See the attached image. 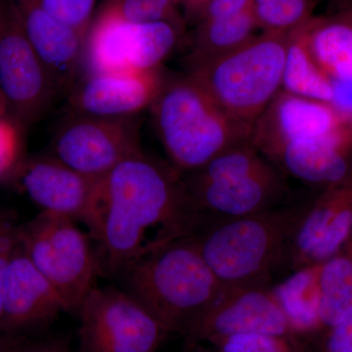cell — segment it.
Returning <instances> with one entry per match:
<instances>
[{"mask_svg":"<svg viewBox=\"0 0 352 352\" xmlns=\"http://www.w3.org/2000/svg\"><path fill=\"white\" fill-rule=\"evenodd\" d=\"M317 0H252V12L263 32L289 34L311 18Z\"/></svg>","mask_w":352,"mask_h":352,"instance_id":"obj_25","label":"cell"},{"mask_svg":"<svg viewBox=\"0 0 352 352\" xmlns=\"http://www.w3.org/2000/svg\"><path fill=\"white\" fill-rule=\"evenodd\" d=\"M76 352H157L170 333L119 287L95 286L78 307Z\"/></svg>","mask_w":352,"mask_h":352,"instance_id":"obj_8","label":"cell"},{"mask_svg":"<svg viewBox=\"0 0 352 352\" xmlns=\"http://www.w3.org/2000/svg\"><path fill=\"white\" fill-rule=\"evenodd\" d=\"M16 352H74L68 338L51 337L38 342L25 340Z\"/></svg>","mask_w":352,"mask_h":352,"instance_id":"obj_34","label":"cell"},{"mask_svg":"<svg viewBox=\"0 0 352 352\" xmlns=\"http://www.w3.org/2000/svg\"><path fill=\"white\" fill-rule=\"evenodd\" d=\"M34 50L43 60L60 94H68L80 78L85 38L48 13L36 0H11Z\"/></svg>","mask_w":352,"mask_h":352,"instance_id":"obj_18","label":"cell"},{"mask_svg":"<svg viewBox=\"0 0 352 352\" xmlns=\"http://www.w3.org/2000/svg\"><path fill=\"white\" fill-rule=\"evenodd\" d=\"M18 242L59 294L68 312L78 311L100 276L94 244L75 220L41 212L18 226Z\"/></svg>","mask_w":352,"mask_h":352,"instance_id":"obj_6","label":"cell"},{"mask_svg":"<svg viewBox=\"0 0 352 352\" xmlns=\"http://www.w3.org/2000/svg\"><path fill=\"white\" fill-rule=\"evenodd\" d=\"M308 46L330 80H352V12L314 17L307 23Z\"/></svg>","mask_w":352,"mask_h":352,"instance_id":"obj_21","label":"cell"},{"mask_svg":"<svg viewBox=\"0 0 352 352\" xmlns=\"http://www.w3.org/2000/svg\"><path fill=\"white\" fill-rule=\"evenodd\" d=\"M1 116H7V109L6 102H4L1 92H0V117H1ZM7 117H8V116H7Z\"/></svg>","mask_w":352,"mask_h":352,"instance_id":"obj_37","label":"cell"},{"mask_svg":"<svg viewBox=\"0 0 352 352\" xmlns=\"http://www.w3.org/2000/svg\"><path fill=\"white\" fill-rule=\"evenodd\" d=\"M320 352H352V309L324 333Z\"/></svg>","mask_w":352,"mask_h":352,"instance_id":"obj_31","label":"cell"},{"mask_svg":"<svg viewBox=\"0 0 352 352\" xmlns=\"http://www.w3.org/2000/svg\"><path fill=\"white\" fill-rule=\"evenodd\" d=\"M319 278L325 333L352 309V233L339 251L320 263Z\"/></svg>","mask_w":352,"mask_h":352,"instance_id":"obj_24","label":"cell"},{"mask_svg":"<svg viewBox=\"0 0 352 352\" xmlns=\"http://www.w3.org/2000/svg\"><path fill=\"white\" fill-rule=\"evenodd\" d=\"M214 352H300L296 339L265 333H240L210 344Z\"/></svg>","mask_w":352,"mask_h":352,"instance_id":"obj_27","label":"cell"},{"mask_svg":"<svg viewBox=\"0 0 352 352\" xmlns=\"http://www.w3.org/2000/svg\"><path fill=\"white\" fill-rule=\"evenodd\" d=\"M27 340L25 336L0 335V352H16Z\"/></svg>","mask_w":352,"mask_h":352,"instance_id":"obj_35","label":"cell"},{"mask_svg":"<svg viewBox=\"0 0 352 352\" xmlns=\"http://www.w3.org/2000/svg\"><path fill=\"white\" fill-rule=\"evenodd\" d=\"M311 199L210 224L188 237L224 288L270 285L287 271L289 248Z\"/></svg>","mask_w":352,"mask_h":352,"instance_id":"obj_3","label":"cell"},{"mask_svg":"<svg viewBox=\"0 0 352 352\" xmlns=\"http://www.w3.org/2000/svg\"><path fill=\"white\" fill-rule=\"evenodd\" d=\"M17 229L18 224H16L12 214L7 212H0V335H2L3 296L7 270L14 248L17 244Z\"/></svg>","mask_w":352,"mask_h":352,"instance_id":"obj_30","label":"cell"},{"mask_svg":"<svg viewBox=\"0 0 352 352\" xmlns=\"http://www.w3.org/2000/svg\"><path fill=\"white\" fill-rule=\"evenodd\" d=\"M210 1V0H177L178 6L183 7L186 16L194 21H196L204 7Z\"/></svg>","mask_w":352,"mask_h":352,"instance_id":"obj_36","label":"cell"},{"mask_svg":"<svg viewBox=\"0 0 352 352\" xmlns=\"http://www.w3.org/2000/svg\"><path fill=\"white\" fill-rule=\"evenodd\" d=\"M161 68L83 74L67 97L66 113L122 119L151 108L166 80Z\"/></svg>","mask_w":352,"mask_h":352,"instance_id":"obj_13","label":"cell"},{"mask_svg":"<svg viewBox=\"0 0 352 352\" xmlns=\"http://www.w3.org/2000/svg\"><path fill=\"white\" fill-rule=\"evenodd\" d=\"M138 117L104 119L66 113L51 141L50 154L82 175L99 179L142 152Z\"/></svg>","mask_w":352,"mask_h":352,"instance_id":"obj_11","label":"cell"},{"mask_svg":"<svg viewBox=\"0 0 352 352\" xmlns=\"http://www.w3.org/2000/svg\"><path fill=\"white\" fill-rule=\"evenodd\" d=\"M352 233V175L316 192L289 248L287 272L327 261Z\"/></svg>","mask_w":352,"mask_h":352,"instance_id":"obj_14","label":"cell"},{"mask_svg":"<svg viewBox=\"0 0 352 352\" xmlns=\"http://www.w3.org/2000/svg\"><path fill=\"white\" fill-rule=\"evenodd\" d=\"M62 312L68 310L61 296L17 241L7 270L2 333L25 336L50 325Z\"/></svg>","mask_w":352,"mask_h":352,"instance_id":"obj_17","label":"cell"},{"mask_svg":"<svg viewBox=\"0 0 352 352\" xmlns=\"http://www.w3.org/2000/svg\"><path fill=\"white\" fill-rule=\"evenodd\" d=\"M183 198L191 217V234L217 222L247 217L291 203L294 195L274 164L265 170L231 179L200 182L180 175Z\"/></svg>","mask_w":352,"mask_h":352,"instance_id":"obj_10","label":"cell"},{"mask_svg":"<svg viewBox=\"0 0 352 352\" xmlns=\"http://www.w3.org/2000/svg\"><path fill=\"white\" fill-rule=\"evenodd\" d=\"M150 109L160 142L180 175L251 141L252 126L229 117L186 74L166 76Z\"/></svg>","mask_w":352,"mask_h":352,"instance_id":"obj_4","label":"cell"},{"mask_svg":"<svg viewBox=\"0 0 352 352\" xmlns=\"http://www.w3.org/2000/svg\"><path fill=\"white\" fill-rule=\"evenodd\" d=\"M346 126L330 104L281 90L252 124L251 142L268 159L288 143L328 138Z\"/></svg>","mask_w":352,"mask_h":352,"instance_id":"obj_15","label":"cell"},{"mask_svg":"<svg viewBox=\"0 0 352 352\" xmlns=\"http://www.w3.org/2000/svg\"><path fill=\"white\" fill-rule=\"evenodd\" d=\"M252 9V0H210L195 22L232 17Z\"/></svg>","mask_w":352,"mask_h":352,"instance_id":"obj_32","label":"cell"},{"mask_svg":"<svg viewBox=\"0 0 352 352\" xmlns=\"http://www.w3.org/2000/svg\"><path fill=\"white\" fill-rule=\"evenodd\" d=\"M287 36L263 32L186 75L229 117L252 126L282 90Z\"/></svg>","mask_w":352,"mask_h":352,"instance_id":"obj_5","label":"cell"},{"mask_svg":"<svg viewBox=\"0 0 352 352\" xmlns=\"http://www.w3.org/2000/svg\"><path fill=\"white\" fill-rule=\"evenodd\" d=\"M112 279L170 332L182 335L226 289L188 236L149 245Z\"/></svg>","mask_w":352,"mask_h":352,"instance_id":"obj_2","label":"cell"},{"mask_svg":"<svg viewBox=\"0 0 352 352\" xmlns=\"http://www.w3.org/2000/svg\"><path fill=\"white\" fill-rule=\"evenodd\" d=\"M319 273L320 263L310 264L292 271L281 282L271 286L296 339L324 333Z\"/></svg>","mask_w":352,"mask_h":352,"instance_id":"obj_20","label":"cell"},{"mask_svg":"<svg viewBox=\"0 0 352 352\" xmlns=\"http://www.w3.org/2000/svg\"><path fill=\"white\" fill-rule=\"evenodd\" d=\"M2 0H0V10H1Z\"/></svg>","mask_w":352,"mask_h":352,"instance_id":"obj_39","label":"cell"},{"mask_svg":"<svg viewBox=\"0 0 352 352\" xmlns=\"http://www.w3.org/2000/svg\"><path fill=\"white\" fill-rule=\"evenodd\" d=\"M258 24L252 9L232 17L196 23L185 55L186 69L214 60L254 38ZM261 30V29H259Z\"/></svg>","mask_w":352,"mask_h":352,"instance_id":"obj_22","label":"cell"},{"mask_svg":"<svg viewBox=\"0 0 352 352\" xmlns=\"http://www.w3.org/2000/svg\"><path fill=\"white\" fill-rule=\"evenodd\" d=\"M240 333H265L296 339L270 285L224 289L183 337L187 349H191Z\"/></svg>","mask_w":352,"mask_h":352,"instance_id":"obj_12","label":"cell"},{"mask_svg":"<svg viewBox=\"0 0 352 352\" xmlns=\"http://www.w3.org/2000/svg\"><path fill=\"white\" fill-rule=\"evenodd\" d=\"M0 92L7 116L21 126L41 119L60 94L11 0H2L0 10Z\"/></svg>","mask_w":352,"mask_h":352,"instance_id":"obj_9","label":"cell"},{"mask_svg":"<svg viewBox=\"0 0 352 352\" xmlns=\"http://www.w3.org/2000/svg\"><path fill=\"white\" fill-rule=\"evenodd\" d=\"M307 23L289 32L287 36L282 90L330 104L333 96L332 85L310 52Z\"/></svg>","mask_w":352,"mask_h":352,"instance_id":"obj_23","label":"cell"},{"mask_svg":"<svg viewBox=\"0 0 352 352\" xmlns=\"http://www.w3.org/2000/svg\"><path fill=\"white\" fill-rule=\"evenodd\" d=\"M349 10H351V12H352V2H351V6H349Z\"/></svg>","mask_w":352,"mask_h":352,"instance_id":"obj_38","label":"cell"},{"mask_svg":"<svg viewBox=\"0 0 352 352\" xmlns=\"http://www.w3.org/2000/svg\"><path fill=\"white\" fill-rule=\"evenodd\" d=\"M48 13L87 36L97 0H36Z\"/></svg>","mask_w":352,"mask_h":352,"instance_id":"obj_28","label":"cell"},{"mask_svg":"<svg viewBox=\"0 0 352 352\" xmlns=\"http://www.w3.org/2000/svg\"><path fill=\"white\" fill-rule=\"evenodd\" d=\"M9 176L41 212L87 221L97 179L51 154L22 160Z\"/></svg>","mask_w":352,"mask_h":352,"instance_id":"obj_16","label":"cell"},{"mask_svg":"<svg viewBox=\"0 0 352 352\" xmlns=\"http://www.w3.org/2000/svg\"><path fill=\"white\" fill-rule=\"evenodd\" d=\"M18 126L7 116L0 117V179L10 175L22 161Z\"/></svg>","mask_w":352,"mask_h":352,"instance_id":"obj_29","label":"cell"},{"mask_svg":"<svg viewBox=\"0 0 352 352\" xmlns=\"http://www.w3.org/2000/svg\"><path fill=\"white\" fill-rule=\"evenodd\" d=\"M182 32V25L170 21L131 22L100 8L85 38V74L160 69Z\"/></svg>","mask_w":352,"mask_h":352,"instance_id":"obj_7","label":"cell"},{"mask_svg":"<svg viewBox=\"0 0 352 352\" xmlns=\"http://www.w3.org/2000/svg\"><path fill=\"white\" fill-rule=\"evenodd\" d=\"M333 96L330 105L344 124L352 126V80H330Z\"/></svg>","mask_w":352,"mask_h":352,"instance_id":"obj_33","label":"cell"},{"mask_svg":"<svg viewBox=\"0 0 352 352\" xmlns=\"http://www.w3.org/2000/svg\"><path fill=\"white\" fill-rule=\"evenodd\" d=\"M101 8L131 22L170 21L182 25L177 0H106Z\"/></svg>","mask_w":352,"mask_h":352,"instance_id":"obj_26","label":"cell"},{"mask_svg":"<svg viewBox=\"0 0 352 352\" xmlns=\"http://www.w3.org/2000/svg\"><path fill=\"white\" fill-rule=\"evenodd\" d=\"M268 160L315 192L328 188L352 175V126L328 138L288 143Z\"/></svg>","mask_w":352,"mask_h":352,"instance_id":"obj_19","label":"cell"},{"mask_svg":"<svg viewBox=\"0 0 352 352\" xmlns=\"http://www.w3.org/2000/svg\"><path fill=\"white\" fill-rule=\"evenodd\" d=\"M85 226L100 276L112 279L144 251L149 229H157L149 245L188 234L180 173L144 151L129 157L97 179Z\"/></svg>","mask_w":352,"mask_h":352,"instance_id":"obj_1","label":"cell"}]
</instances>
